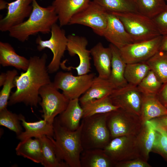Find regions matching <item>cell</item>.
Wrapping results in <instances>:
<instances>
[{
  "instance_id": "4fadbf2b",
  "label": "cell",
  "mask_w": 167,
  "mask_h": 167,
  "mask_svg": "<svg viewBox=\"0 0 167 167\" xmlns=\"http://www.w3.org/2000/svg\"><path fill=\"white\" fill-rule=\"evenodd\" d=\"M109 96L114 105L140 116L143 94L137 86L128 84L115 89Z\"/></svg>"
},
{
  "instance_id": "8992f818",
  "label": "cell",
  "mask_w": 167,
  "mask_h": 167,
  "mask_svg": "<svg viewBox=\"0 0 167 167\" xmlns=\"http://www.w3.org/2000/svg\"><path fill=\"white\" fill-rule=\"evenodd\" d=\"M95 76L93 73L75 76L70 72L60 71L56 74L52 83L71 100L79 99L84 94L91 86Z\"/></svg>"
},
{
  "instance_id": "b9f144b4",
  "label": "cell",
  "mask_w": 167,
  "mask_h": 167,
  "mask_svg": "<svg viewBox=\"0 0 167 167\" xmlns=\"http://www.w3.org/2000/svg\"><path fill=\"white\" fill-rule=\"evenodd\" d=\"M159 50L167 53V35H162Z\"/></svg>"
},
{
  "instance_id": "603a6c76",
  "label": "cell",
  "mask_w": 167,
  "mask_h": 167,
  "mask_svg": "<svg viewBox=\"0 0 167 167\" xmlns=\"http://www.w3.org/2000/svg\"><path fill=\"white\" fill-rule=\"evenodd\" d=\"M29 60L17 54L9 43L0 42V64L3 67L11 66L24 71L28 69Z\"/></svg>"
},
{
  "instance_id": "4316f807",
  "label": "cell",
  "mask_w": 167,
  "mask_h": 167,
  "mask_svg": "<svg viewBox=\"0 0 167 167\" xmlns=\"http://www.w3.org/2000/svg\"><path fill=\"white\" fill-rule=\"evenodd\" d=\"M17 155L41 164L42 155L41 143L38 138H30L21 141L15 148Z\"/></svg>"
},
{
  "instance_id": "d6a6232c",
  "label": "cell",
  "mask_w": 167,
  "mask_h": 167,
  "mask_svg": "<svg viewBox=\"0 0 167 167\" xmlns=\"http://www.w3.org/2000/svg\"><path fill=\"white\" fill-rule=\"evenodd\" d=\"M165 0H135L137 12L152 19L165 7Z\"/></svg>"
},
{
  "instance_id": "484cf974",
  "label": "cell",
  "mask_w": 167,
  "mask_h": 167,
  "mask_svg": "<svg viewBox=\"0 0 167 167\" xmlns=\"http://www.w3.org/2000/svg\"><path fill=\"white\" fill-rule=\"evenodd\" d=\"M112 53L111 71L109 79L116 88L123 87L128 84L124 77L126 64L120 54L119 49L113 45H109Z\"/></svg>"
},
{
  "instance_id": "60d3db41",
  "label": "cell",
  "mask_w": 167,
  "mask_h": 167,
  "mask_svg": "<svg viewBox=\"0 0 167 167\" xmlns=\"http://www.w3.org/2000/svg\"><path fill=\"white\" fill-rule=\"evenodd\" d=\"M157 126L167 130V115H163L150 120Z\"/></svg>"
},
{
  "instance_id": "7bdbcfd3",
  "label": "cell",
  "mask_w": 167,
  "mask_h": 167,
  "mask_svg": "<svg viewBox=\"0 0 167 167\" xmlns=\"http://www.w3.org/2000/svg\"><path fill=\"white\" fill-rule=\"evenodd\" d=\"M6 73H1L0 75V86H3L5 82L6 78Z\"/></svg>"
},
{
  "instance_id": "d6986e66",
  "label": "cell",
  "mask_w": 167,
  "mask_h": 167,
  "mask_svg": "<svg viewBox=\"0 0 167 167\" xmlns=\"http://www.w3.org/2000/svg\"><path fill=\"white\" fill-rule=\"evenodd\" d=\"M20 119L24 129V131H22L17 136L18 139L20 141L33 137L38 138L44 135L53 137L54 130L53 124L49 123L44 119L35 122H28L21 114H20Z\"/></svg>"
},
{
  "instance_id": "f35d334b",
  "label": "cell",
  "mask_w": 167,
  "mask_h": 167,
  "mask_svg": "<svg viewBox=\"0 0 167 167\" xmlns=\"http://www.w3.org/2000/svg\"><path fill=\"white\" fill-rule=\"evenodd\" d=\"M147 161L141 158L116 163L115 167H151Z\"/></svg>"
},
{
  "instance_id": "bcb514c9",
  "label": "cell",
  "mask_w": 167,
  "mask_h": 167,
  "mask_svg": "<svg viewBox=\"0 0 167 167\" xmlns=\"http://www.w3.org/2000/svg\"><path fill=\"white\" fill-rule=\"evenodd\" d=\"M167 132V130H165Z\"/></svg>"
},
{
  "instance_id": "ba28073f",
  "label": "cell",
  "mask_w": 167,
  "mask_h": 167,
  "mask_svg": "<svg viewBox=\"0 0 167 167\" xmlns=\"http://www.w3.org/2000/svg\"><path fill=\"white\" fill-rule=\"evenodd\" d=\"M50 38L47 40H43L39 36L36 42L37 45V48L39 51L46 48L49 49L53 54L51 61L47 66L49 74L57 71L61 65V60L66 50L68 43L67 37L66 36L65 31L56 23L52 26Z\"/></svg>"
},
{
  "instance_id": "74e56055",
  "label": "cell",
  "mask_w": 167,
  "mask_h": 167,
  "mask_svg": "<svg viewBox=\"0 0 167 167\" xmlns=\"http://www.w3.org/2000/svg\"><path fill=\"white\" fill-rule=\"evenodd\" d=\"M152 19L160 34L167 35V4L163 10Z\"/></svg>"
},
{
  "instance_id": "83f0119b",
  "label": "cell",
  "mask_w": 167,
  "mask_h": 167,
  "mask_svg": "<svg viewBox=\"0 0 167 167\" xmlns=\"http://www.w3.org/2000/svg\"><path fill=\"white\" fill-rule=\"evenodd\" d=\"M109 96L80 104L83 111V118L96 114L109 113L119 108L113 104Z\"/></svg>"
},
{
  "instance_id": "52a82bcc",
  "label": "cell",
  "mask_w": 167,
  "mask_h": 167,
  "mask_svg": "<svg viewBox=\"0 0 167 167\" xmlns=\"http://www.w3.org/2000/svg\"><path fill=\"white\" fill-rule=\"evenodd\" d=\"M107 124L111 139L122 136H136L143 123L139 116L119 108L109 113Z\"/></svg>"
},
{
  "instance_id": "e0dca14e",
  "label": "cell",
  "mask_w": 167,
  "mask_h": 167,
  "mask_svg": "<svg viewBox=\"0 0 167 167\" xmlns=\"http://www.w3.org/2000/svg\"><path fill=\"white\" fill-rule=\"evenodd\" d=\"M92 0H54L52 5L54 7L61 27L68 25L75 14L88 4Z\"/></svg>"
},
{
  "instance_id": "277c9868",
  "label": "cell",
  "mask_w": 167,
  "mask_h": 167,
  "mask_svg": "<svg viewBox=\"0 0 167 167\" xmlns=\"http://www.w3.org/2000/svg\"><path fill=\"white\" fill-rule=\"evenodd\" d=\"M109 113L84 118L81 140L84 150L103 149L111 139L107 124Z\"/></svg>"
},
{
  "instance_id": "44dd1931",
  "label": "cell",
  "mask_w": 167,
  "mask_h": 167,
  "mask_svg": "<svg viewBox=\"0 0 167 167\" xmlns=\"http://www.w3.org/2000/svg\"><path fill=\"white\" fill-rule=\"evenodd\" d=\"M83 114L79 99H76L70 100L66 109L57 118L62 126L75 131L79 127Z\"/></svg>"
},
{
  "instance_id": "5b68a950",
  "label": "cell",
  "mask_w": 167,
  "mask_h": 167,
  "mask_svg": "<svg viewBox=\"0 0 167 167\" xmlns=\"http://www.w3.org/2000/svg\"><path fill=\"white\" fill-rule=\"evenodd\" d=\"M112 13L122 22L134 43L147 41L161 35L152 19L140 13Z\"/></svg>"
},
{
  "instance_id": "836d02e7",
  "label": "cell",
  "mask_w": 167,
  "mask_h": 167,
  "mask_svg": "<svg viewBox=\"0 0 167 167\" xmlns=\"http://www.w3.org/2000/svg\"><path fill=\"white\" fill-rule=\"evenodd\" d=\"M163 84L154 73L150 70L137 87L143 95L156 96Z\"/></svg>"
},
{
  "instance_id": "8d00e7d4",
  "label": "cell",
  "mask_w": 167,
  "mask_h": 167,
  "mask_svg": "<svg viewBox=\"0 0 167 167\" xmlns=\"http://www.w3.org/2000/svg\"><path fill=\"white\" fill-rule=\"evenodd\" d=\"M156 138L152 152L160 155L167 161V132L156 126Z\"/></svg>"
},
{
  "instance_id": "cb8c5ba5",
  "label": "cell",
  "mask_w": 167,
  "mask_h": 167,
  "mask_svg": "<svg viewBox=\"0 0 167 167\" xmlns=\"http://www.w3.org/2000/svg\"><path fill=\"white\" fill-rule=\"evenodd\" d=\"M80 162L81 167H113L115 165L101 148L84 150Z\"/></svg>"
},
{
  "instance_id": "3957f363",
  "label": "cell",
  "mask_w": 167,
  "mask_h": 167,
  "mask_svg": "<svg viewBox=\"0 0 167 167\" xmlns=\"http://www.w3.org/2000/svg\"><path fill=\"white\" fill-rule=\"evenodd\" d=\"M53 125L54 136L49 137L54 144L58 157L68 167H81L80 158L84 150L81 140V123L77 130L71 131L62 126L57 117Z\"/></svg>"
},
{
  "instance_id": "7dc6e473",
  "label": "cell",
  "mask_w": 167,
  "mask_h": 167,
  "mask_svg": "<svg viewBox=\"0 0 167 167\" xmlns=\"http://www.w3.org/2000/svg\"></svg>"
},
{
  "instance_id": "ee69618b",
  "label": "cell",
  "mask_w": 167,
  "mask_h": 167,
  "mask_svg": "<svg viewBox=\"0 0 167 167\" xmlns=\"http://www.w3.org/2000/svg\"><path fill=\"white\" fill-rule=\"evenodd\" d=\"M8 3L6 2L4 0H0V10H2L7 8Z\"/></svg>"
},
{
  "instance_id": "2e32d148",
  "label": "cell",
  "mask_w": 167,
  "mask_h": 167,
  "mask_svg": "<svg viewBox=\"0 0 167 167\" xmlns=\"http://www.w3.org/2000/svg\"><path fill=\"white\" fill-rule=\"evenodd\" d=\"M102 36L119 49L134 43L122 22L110 12H108L107 24Z\"/></svg>"
},
{
  "instance_id": "f546056e",
  "label": "cell",
  "mask_w": 167,
  "mask_h": 167,
  "mask_svg": "<svg viewBox=\"0 0 167 167\" xmlns=\"http://www.w3.org/2000/svg\"><path fill=\"white\" fill-rule=\"evenodd\" d=\"M150 70L145 62L126 64L124 77L128 84L137 86Z\"/></svg>"
},
{
  "instance_id": "7c38bea8",
  "label": "cell",
  "mask_w": 167,
  "mask_h": 167,
  "mask_svg": "<svg viewBox=\"0 0 167 167\" xmlns=\"http://www.w3.org/2000/svg\"><path fill=\"white\" fill-rule=\"evenodd\" d=\"M162 35L146 41L132 43L119 49L126 64L145 62L160 49Z\"/></svg>"
},
{
  "instance_id": "4dcf8cb0",
  "label": "cell",
  "mask_w": 167,
  "mask_h": 167,
  "mask_svg": "<svg viewBox=\"0 0 167 167\" xmlns=\"http://www.w3.org/2000/svg\"><path fill=\"white\" fill-rule=\"evenodd\" d=\"M145 62L163 84L167 82V53L159 50Z\"/></svg>"
},
{
  "instance_id": "8fae6325",
  "label": "cell",
  "mask_w": 167,
  "mask_h": 167,
  "mask_svg": "<svg viewBox=\"0 0 167 167\" xmlns=\"http://www.w3.org/2000/svg\"><path fill=\"white\" fill-rule=\"evenodd\" d=\"M136 136L125 135L113 138L103 149L115 164L141 158L137 144Z\"/></svg>"
},
{
  "instance_id": "ffe728a7",
  "label": "cell",
  "mask_w": 167,
  "mask_h": 167,
  "mask_svg": "<svg viewBox=\"0 0 167 167\" xmlns=\"http://www.w3.org/2000/svg\"><path fill=\"white\" fill-rule=\"evenodd\" d=\"M156 136V126L150 121L145 122L136 136V143L140 156L148 161Z\"/></svg>"
},
{
  "instance_id": "f6af8a7d",
  "label": "cell",
  "mask_w": 167,
  "mask_h": 167,
  "mask_svg": "<svg viewBox=\"0 0 167 167\" xmlns=\"http://www.w3.org/2000/svg\"><path fill=\"white\" fill-rule=\"evenodd\" d=\"M165 1H167V0H165Z\"/></svg>"
},
{
  "instance_id": "9c48e42d",
  "label": "cell",
  "mask_w": 167,
  "mask_h": 167,
  "mask_svg": "<svg viewBox=\"0 0 167 167\" xmlns=\"http://www.w3.org/2000/svg\"><path fill=\"white\" fill-rule=\"evenodd\" d=\"M58 90L52 82L42 86L39 91L42 117L52 124L57 116L65 110L70 101Z\"/></svg>"
},
{
  "instance_id": "d590c367",
  "label": "cell",
  "mask_w": 167,
  "mask_h": 167,
  "mask_svg": "<svg viewBox=\"0 0 167 167\" xmlns=\"http://www.w3.org/2000/svg\"><path fill=\"white\" fill-rule=\"evenodd\" d=\"M6 73V79L0 92V111L7 108L11 90L16 87L14 80L18 74L15 69L8 70Z\"/></svg>"
},
{
  "instance_id": "d4e9b609",
  "label": "cell",
  "mask_w": 167,
  "mask_h": 167,
  "mask_svg": "<svg viewBox=\"0 0 167 167\" xmlns=\"http://www.w3.org/2000/svg\"><path fill=\"white\" fill-rule=\"evenodd\" d=\"M165 115H167V108L156 96L143 94L140 117L143 124L147 121Z\"/></svg>"
},
{
  "instance_id": "30bf717a",
  "label": "cell",
  "mask_w": 167,
  "mask_h": 167,
  "mask_svg": "<svg viewBox=\"0 0 167 167\" xmlns=\"http://www.w3.org/2000/svg\"><path fill=\"white\" fill-rule=\"evenodd\" d=\"M108 13L92 0L84 9L72 17L68 25L80 24L87 26L97 35L103 36L107 24Z\"/></svg>"
},
{
  "instance_id": "6da1fadb",
  "label": "cell",
  "mask_w": 167,
  "mask_h": 167,
  "mask_svg": "<svg viewBox=\"0 0 167 167\" xmlns=\"http://www.w3.org/2000/svg\"><path fill=\"white\" fill-rule=\"evenodd\" d=\"M47 58L45 53L30 58L28 69L15 79L16 88L10 96L8 105L22 103L32 108L37 106L41 101L40 89L52 82L46 65Z\"/></svg>"
},
{
  "instance_id": "7402d4cb",
  "label": "cell",
  "mask_w": 167,
  "mask_h": 167,
  "mask_svg": "<svg viewBox=\"0 0 167 167\" xmlns=\"http://www.w3.org/2000/svg\"><path fill=\"white\" fill-rule=\"evenodd\" d=\"M116 88L109 79L95 76L90 87L79 98L80 103L109 96Z\"/></svg>"
},
{
  "instance_id": "e575fe53",
  "label": "cell",
  "mask_w": 167,
  "mask_h": 167,
  "mask_svg": "<svg viewBox=\"0 0 167 167\" xmlns=\"http://www.w3.org/2000/svg\"><path fill=\"white\" fill-rule=\"evenodd\" d=\"M20 118V114L13 113L5 108L0 111V125L14 132L17 136L23 131Z\"/></svg>"
},
{
  "instance_id": "f1b7e54d",
  "label": "cell",
  "mask_w": 167,
  "mask_h": 167,
  "mask_svg": "<svg viewBox=\"0 0 167 167\" xmlns=\"http://www.w3.org/2000/svg\"><path fill=\"white\" fill-rule=\"evenodd\" d=\"M40 139L42 147V159L41 164L45 167H68L58 157L54 144L50 138L41 136Z\"/></svg>"
},
{
  "instance_id": "ac0fdd59",
  "label": "cell",
  "mask_w": 167,
  "mask_h": 167,
  "mask_svg": "<svg viewBox=\"0 0 167 167\" xmlns=\"http://www.w3.org/2000/svg\"><path fill=\"white\" fill-rule=\"evenodd\" d=\"M94 65L100 77L109 79L111 73L112 53L110 48L98 42L90 50Z\"/></svg>"
},
{
  "instance_id": "9a60e30c",
  "label": "cell",
  "mask_w": 167,
  "mask_h": 167,
  "mask_svg": "<svg viewBox=\"0 0 167 167\" xmlns=\"http://www.w3.org/2000/svg\"><path fill=\"white\" fill-rule=\"evenodd\" d=\"M66 50L71 56H78L79 63L76 67L78 75L89 73L91 69L90 51L87 49L88 44L85 37L71 34L67 36Z\"/></svg>"
},
{
  "instance_id": "ab89813d",
  "label": "cell",
  "mask_w": 167,
  "mask_h": 167,
  "mask_svg": "<svg viewBox=\"0 0 167 167\" xmlns=\"http://www.w3.org/2000/svg\"><path fill=\"white\" fill-rule=\"evenodd\" d=\"M156 96L163 105L167 108V82L163 84Z\"/></svg>"
},
{
  "instance_id": "5bb4252c",
  "label": "cell",
  "mask_w": 167,
  "mask_h": 167,
  "mask_svg": "<svg viewBox=\"0 0 167 167\" xmlns=\"http://www.w3.org/2000/svg\"><path fill=\"white\" fill-rule=\"evenodd\" d=\"M33 0H15L8 3L6 15L0 20V31L8 32L28 18L32 11Z\"/></svg>"
},
{
  "instance_id": "1f68e13d",
  "label": "cell",
  "mask_w": 167,
  "mask_h": 167,
  "mask_svg": "<svg viewBox=\"0 0 167 167\" xmlns=\"http://www.w3.org/2000/svg\"><path fill=\"white\" fill-rule=\"evenodd\" d=\"M110 12H138L135 0H92Z\"/></svg>"
},
{
  "instance_id": "7a4b0ae2",
  "label": "cell",
  "mask_w": 167,
  "mask_h": 167,
  "mask_svg": "<svg viewBox=\"0 0 167 167\" xmlns=\"http://www.w3.org/2000/svg\"><path fill=\"white\" fill-rule=\"evenodd\" d=\"M32 5V11L28 19L8 31L11 37L21 42L27 41L30 36L39 33H49L53 26L58 20L52 5L43 7L36 0H33Z\"/></svg>"
}]
</instances>
